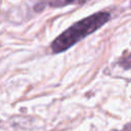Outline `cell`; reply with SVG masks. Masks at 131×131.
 <instances>
[{
  "label": "cell",
  "instance_id": "obj_1",
  "mask_svg": "<svg viewBox=\"0 0 131 131\" xmlns=\"http://www.w3.org/2000/svg\"><path fill=\"white\" fill-rule=\"evenodd\" d=\"M111 19V13L107 11L95 12L77 23L72 25L69 29L63 31L51 43V50L53 53H60L68 50L70 47L94 33Z\"/></svg>",
  "mask_w": 131,
  "mask_h": 131
},
{
  "label": "cell",
  "instance_id": "obj_3",
  "mask_svg": "<svg viewBox=\"0 0 131 131\" xmlns=\"http://www.w3.org/2000/svg\"><path fill=\"white\" fill-rule=\"evenodd\" d=\"M122 67H124L125 69H129L131 68V55H129L128 57H124L122 60Z\"/></svg>",
  "mask_w": 131,
  "mask_h": 131
},
{
  "label": "cell",
  "instance_id": "obj_4",
  "mask_svg": "<svg viewBox=\"0 0 131 131\" xmlns=\"http://www.w3.org/2000/svg\"><path fill=\"white\" fill-rule=\"evenodd\" d=\"M123 131H131V123H129V124H127L125 127H124V129H123Z\"/></svg>",
  "mask_w": 131,
  "mask_h": 131
},
{
  "label": "cell",
  "instance_id": "obj_2",
  "mask_svg": "<svg viewBox=\"0 0 131 131\" xmlns=\"http://www.w3.org/2000/svg\"><path fill=\"white\" fill-rule=\"evenodd\" d=\"M89 0H43L39 3H37L35 9L37 11L42 10L45 5H48L50 7H63L71 4H84Z\"/></svg>",
  "mask_w": 131,
  "mask_h": 131
}]
</instances>
